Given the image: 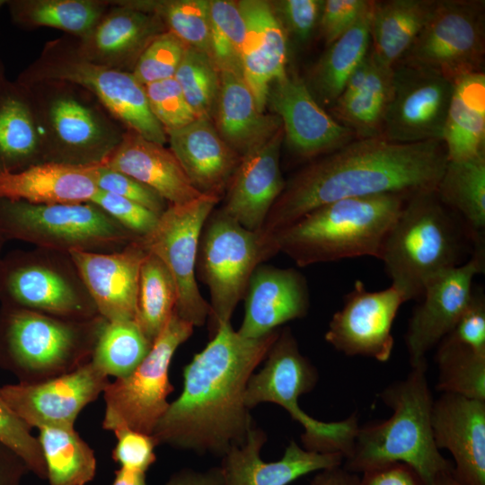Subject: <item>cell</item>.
Returning <instances> with one entry per match:
<instances>
[{"label": "cell", "mask_w": 485, "mask_h": 485, "mask_svg": "<svg viewBox=\"0 0 485 485\" xmlns=\"http://www.w3.org/2000/svg\"><path fill=\"white\" fill-rule=\"evenodd\" d=\"M279 331L248 339L230 322L220 326L184 367L182 392L152 434L157 445L221 456L242 445L253 427L245 389Z\"/></svg>", "instance_id": "cell-1"}, {"label": "cell", "mask_w": 485, "mask_h": 485, "mask_svg": "<svg viewBox=\"0 0 485 485\" xmlns=\"http://www.w3.org/2000/svg\"><path fill=\"white\" fill-rule=\"evenodd\" d=\"M446 163L443 141L355 138L286 181L259 232L270 240L313 209L344 198L436 190Z\"/></svg>", "instance_id": "cell-2"}, {"label": "cell", "mask_w": 485, "mask_h": 485, "mask_svg": "<svg viewBox=\"0 0 485 485\" xmlns=\"http://www.w3.org/2000/svg\"><path fill=\"white\" fill-rule=\"evenodd\" d=\"M428 366L411 368L407 376L379 394L392 410L385 420L359 426L342 466L355 473L401 463L412 468L423 485L454 471L436 447L431 412L434 398L427 379Z\"/></svg>", "instance_id": "cell-3"}, {"label": "cell", "mask_w": 485, "mask_h": 485, "mask_svg": "<svg viewBox=\"0 0 485 485\" xmlns=\"http://www.w3.org/2000/svg\"><path fill=\"white\" fill-rule=\"evenodd\" d=\"M435 190L408 197L380 252L392 285L405 302L420 299L437 274L463 264L465 255L485 247Z\"/></svg>", "instance_id": "cell-4"}, {"label": "cell", "mask_w": 485, "mask_h": 485, "mask_svg": "<svg viewBox=\"0 0 485 485\" xmlns=\"http://www.w3.org/2000/svg\"><path fill=\"white\" fill-rule=\"evenodd\" d=\"M407 198L386 193L337 200L276 233L272 241L278 252L300 267L363 256L379 259Z\"/></svg>", "instance_id": "cell-5"}, {"label": "cell", "mask_w": 485, "mask_h": 485, "mask_svg": "<svg viewBox=\"0 0 485 485\" xmlns=\"http://www.w3.org/2000/svg\"><path fill=\"white\" fill-rule=\"evenodd\" d=\"M21 85L33 108L44 163L104 164L121 142L127 128L84 88L64 81Z\"/></svg>", "instance_id": "cell-6"}, {"label": "cell", "mask_w": 485, "mask_h": 485, "mask_svg": "<svg viewBox=\"0 0 485 485\" xmlns=\"http://www.w3.org/2000/svg\"><path fill=\"white\" fill-rule=\"evenodd\" d=\"M106 320H69L22 308L0 309V366L22 383L70 373L91 361Z\"/></svg>", "instance_id": "cell-7"}, {"label": "cell", "mask_w": 485, "mask_h": 485, "mask_svg": "<svg viewBox=\"0 0 485 485\" xmlns=\"http://www.w3.org/2000/svg\"><path fill=\"white\" fill-rule=\"evenodd\" d=\"M15 81L21 84L42 81L76 84L92 93L127 129L162 145L167 142L163 128L150 110L144 86L131 73L85 59L71 36L48 41Z\"/></svg>", "instance_id": "cell-8"}, {"label": "cell", "mask_w": 485, "mask_h": 485, "mask_svg": "<svg viewBox=\"0 0 485 485\" xmlns=\"http://www.w3.org/2000/svg\"><path fill=\"white\" fill-rule=\"evenodd\" d=\"M318 373L304 357L288 328L279 331L271 346L264 366L250 377L244 404L251 410L262 402L283 407L304 428V448L317 453H349L359 424L356 413L334 422H324L306 414L298 405V398L312 391Z\"/></svg>", "instance_id": "cell-9"}, {"label": "cell", "mask_w": 485, "mask_h": 485, "mask_svg": "<svg viewBox=\"0 0 485 485\" xmlns=\"http://www.w3.org/2000/svg\"><path fill=\"white\" fill-rule=\"evenodd\" d=\"M0 236L69 253L112 252L137 240L92 202L36 204L0 198Z\"/></svg>", "instance_id": "cell-10"}, {"label": "cell", "mask_w": 485, "mask_h": 485, "mask_svg": "<svg viewBox=\"0 0 485 485\" xmlns=\"http://www.w3.org/2000/svg\"><path fill=\"white\" fill-rule=\"evenodd\" d=\"M0 302L69 320L100 316L69 253L41 248L2 256Z\"/></svg>", "instance_id": "cell-11"}, {"label": "cell", "mask_w": 485, "mask_h": 485, "mask_svg": "<svg viewBox=\"0 0 485 485\" xmlns=\"http://www.w3.org/2000/svg\"><path fill=\"white\" fill-rule=\"evenodd\" d=\"M278 253L273 242L250 231L220 208L207 219L199 240L197 265L210 294V331L230 322L254 270Z\"/></svg>", "instance_id": "cell-12"}, {"label": "cell", "mask_w": 485, "mask_h": 485, "mask_svg": "<svg viewBox=\"0 0 485 485\" xmlns=\"http://www.w3.org/2000/svg\"><path fill=\"white\" fill-rule=\"evenodd\" d=\"M194 326L175 312L154 341L144 360L129 375L110 382L102 394V428L113 431L126 426L152 435L166 411L173 391L169 368L176 349L193 333Z\"/></svg>", "instance_id": "cell-13"}, {"label": "cell", "mask_w": 485, "mask_h": 485, "mask_svg": "<svg viewBox=\"0 0 485 485\" xmlns=\"http://www.w3.org/2000/svg\"><path fill=\"white\" fill-rule=\"evenodd\" d=\"M485 2L436 0L428 22L399 63L420 66L451 82L483 71Z\"/></svg>", "instance_id": "cell-14"}, {"label": "cell", "mask_w": 485, "mask_h": 485, "mask_svg": "<svg viewBox=\"0 0 485 485\" xmlns=\"http://www.w3.org/2000/svg\"><path fill=\"white\" fill-rule=\"evenodd\" d=\"M220 198L201 195L190 202L168 205L154 228L140 240L165 265L175 284V313L194 327L208 319L209 303L196 281L199 240L204 225Z\"/></svg>", "instance_id": "cell-15"}, {"label": "cell", "mask_w": 485, "mask_h": 485, "mask_svg": "<svg viewBox=\"0 0 485 485\" xmlns=\"http://www.w3.org/2000/svg\"><path fill=\"white\" fill-rule=\"evenodd\" d=\"M454 83L432 70L398 63L392 68L381 137L401 144L443 141Z\"/></svg>", "instance_id": "cell-16"}, {"label": "cell", "mask_w": 485, "mask_h": 485, "mask_svg": "<svg viewBox=\"0 0 485 485\" xmlns=\"http://www.w3.org/2000/svg\"><path fill=\"white\" fill-rule=\"evenodd\" d=\"M485 269V247L467 261L435 276L425 287L404 336L410 368L428 366V353L448 335L472 295V282Z\"/></svg>", "instance_id": "cell-17"}, {"label": "cell", "mask_w": 485, "mask_h": 485, "mask_svg": "<svg viewBox=\"0 0 485 485\" xmlns=\"http://www.w3.org/2000/svg\"><path fill=\"white\" fill-rule=\"evenodd\" d=\"M109 377L91 361L48 380L0 386V397L31 429L75 428L79 413L102 394Z\"/></svg>", "instance_id": "cell-18"}, {"label": "cell", "mask_w": 485, "mask_h": 485, "mask_svg": "<svg viewBox=\"0 0 485 485\" xmlns=\"http://www.w3.org/2000/svg\"><path fill=\"white\" fill-rule=\"evenodd\" d=\"M404 303L403 295L392 286L369 291L357 280L345 295L342 308L332 315L325 340L347 356L386 362L393 348L392 326Z\"/></svg>", "instance_id": "cell-19"}, {"label": "cell", "mask_w": 485, "mask_h": 485, "mask_svg": "<svg viewBox=\"0 0 485 485\" xmlns=\"http://www.w3.org/2000/svg\"><path fill=\"white\" fill-rule=\"evenodd\" d=\"M267 105L280 119L289 149L300 158H319L356 138L315 101L304 79L294 73L270 84Z\"/></svg>", "instance_id": "cell-20"}, {"label": "cell", "mask_w": 485, "mask_h": 485, "mask_svg": "<svg viewBox=\"0 0 485 485\" xmlns=\"http://www.w3.org/2000/svg\"><path fill=\"white\" fill-rule=\"evenodd\" d=\"M146 253L140 238L112 252H69L104 320L136 321L140 268Z\"/></svg>", "instance_id": "cell-21"}, {"label": "cell", "mask_w": 485, "mask_h": 485, "mask_svg": "<svg viewBox=\"0 0 485 485\" xmlns=\"http://www.w3.org/2000/svg\"><path fill=\"white\" fill-rule=\"evenodd\" d=\"M110 4L89 33L78 39L73 37L75 44L85 59L132 73L146 48L167 30L156 14L134 7L127 0Z\"/></svg>", "instance_id": "cell-22"}, {"label": "cell", "mask_w": 485, "mask_h": 485, "mask_svg": "<svg viewBox=\"0 0 485 485\" xmlns=\"http://www.w3.org/2000/svg\"><path fill=\"white\" fill-rule=\"evenodd\" d=\"M431 426L436 447L453 456L463 485H485V401L442 392L434 400Z\"/></svg>", "instance_id": "cell-23"}, {"label": "cell", "mask_w": 485, "mask_h": 485, "mask_svg": "<svg viewBox=\"0 0 485 485\" xmlns=\"http://www.w3.org/2000/svg\"><path fill=\"white\" fill-rule=\"evenodd\" d=\"M283 142L284 130L281 127L273 136L242 156L227 187L220 209L250 231L261 229L285 187L280 169Z\"/></svg>", "instance_id": "cell-24"}, {"label": "cell", "mask_w": 485, "mask_h": 485, "mask_svg": "<svg viewBox=\"0 0 485 485\" xmlns=\"http://www.w3.org/2000/svg\"><path fill=\"white\" fill-rule=\"evenodd\" d=\"M265 433L252 427L245 442L231 447L223 456L221 485H288L311 472L342 465L340 453H317L304 449L295 441L287 446L283 456L264 462L260 449Z\"/></svg>", "instance_id": "cell-25"}, {"label": "cell", "mask_w": 485, "mask_h": 485, "mask_svg": "<svg viewBox=\"0 0 485 485\" xmlns=\"http://www.w3.org/2000/svg\"><path fill=\"white\" fill-rule=\"evenodd\" d=\"M245 313L238 333L260 338L309 309V291L304 276L294 269L260 265L245 292Z\"/></svg>", "instance_id": "cell-26"}, {"label": "cell", "mask_w": 485, "mask_h": 485, "mask_svg": "<svg viewBox=\"0 0 485 485\" xmlns=\"http://www.w3.org/2000/svg\"><path fill=\"white\" fill-rule=\"evenodd\" d=\"M245 23L242 67L259 110L264 112L270 84L287 75V35L270 3L237 1Z\"/></svg>", "instance_id": "cell-27"}, {"label": "cell", "mask_w": 485, "mask_h": 485, "mask_svg": "<svg viewBox=\"0 0 485 485\" xmlns=\"http://www.w3.org/2000/svg\"><path fill=\"white\" fill-rule=\"evenodd\" d=\"M166 135L192 186L203 195L221 198L242 156L221 137L213 121L197 119Z\"/></svg>", "instance_id": "cell-28"}, {"label": "cell", "mask_w": 485, "mask_h": 485, "mask_svg": "<svg viewBox=\"0 0 485 485\" xmlns=\"http://www.w3.org/2000/svg\"><path fill=\"white\" fill-rule=\"evenodd\" d=\"M104 164L151 188L169 205L184 204L203 195L192 186L170 148L133 130L125 131Z\"/></svg>", "instance_id": "cell-29"}, {"label": "cell", "mask_w": 485, "mask_h": 485, "mask_svg": "<svg viewBox=\"0 0 485 485\" xmlns=\"http://www.w3.org/2000/svg\"><path fill=\"white\" fill-rule=\"evenodd\" d=\"M96 166L40 163L0 173V198L36 204L90 202L98 191Z\"/></svg>", "instance_id": "cell-30"}, {"label": "cell", "mask_w": 485, "mask_h": 485, "mask_svg": "<svg viewBox=\"0 0 485 485\" xmlns=\"http://www.w3.org/2000/svg\"><path fill=\"white\" fill-rule=\"evenodd\" d=\"M213 123L221 137L240 156L282 127L277 115L259 110L243 75L228 71L220 72V89Z\"/></svg>", "instance_id": "cell-31"}, {"label": "cell", "mask_w": 485, "mask_h": 485, "mask_svg": "<svg viewBox=\"0 0 485 485\" xmlns=\"http://www.w3.org/2000/svg\"><path fill=\"white\" fill-rule=\"evenodd\" d=\"M44 163L40 129L26 88L0 81V173Z\"/></svg>", "instance_id": "cell-32"}, {"label": "cell", "mask_w": 485, "mask_h": 485, "mask_svg": "<svg viewBox=\"0 0 485 485\" xmlns=\"http://www.w3.org/2000/svg\"><path fill=\"white\" fill-rule=\"evenodd\" d=\"M374 1L368 3L358 20L346 32L327 46L304 79L315 101L330 109L370 47V22Z\"/></svg>", "instance_id": "cell-33"}, {"label": "cell", "mask_w": 485, "mask_h": 485, "mask_svg": "<svg viewBox=\"0 0 485 485\" xmlns=\"http://www.w3.org/2000/svg\"><path fill=\"white\" fill-rule=\"evenodd\" d=\"M436 0L374 1L370 22L371 55L393 68L428 22Z\"/></svg>", "instance_id": "cell-34"}, {"label": "cell", "mask_w": 485, "mask_h": 485, "mask_svg": "<svg viewBox=\"0 0 485 485\" xmlns=\"http://www.w3.org/2000/svg\"><path fill=\"white\" fill-rule=\"evenodd\" d=\"M443 143L447 160L485 152V73H472L454 82Z\"/></svg>", "instance_id": "cell-35"}, {"label": "cell", "mask_w": 485, "mask_h": 485, "mask_svg": "<svg viewBox=\"0 0 485 485\" xmlns=\"http://www.w3.org/2000/svg\"><path fill=\"white\" fill-rule=\"evenodd\" d=\"M435 191L472 234L484 241L485 152L463 159L447 160Z\"/></svg>", "instance_id": "cell-36"}, {"label": "cell", "mask_w": 485, "mask_h": 485, "mask_svg": "<svg viewBox=\"0 0 485 485\" xmlns=\"http://www.w3.org/2000/svg\"><path fill=\"white\" fill-rule=\"evenodd\" d=\"M110 4L106 0L6 1L16 26L26 30L54 28L77 39L93 30Z\"/></svg>", "instance_id": "cell-37"}, {"label": "cell", "mask_w": 485, "mask_h": 485, "mask_svg": "<svg viewBox=\"0 0 485 485\" xmlns=\"http://www.w3.org/2000/svg\"><path fill=\"white\" fill-rule=\"evenodd\" d=\"M370 56L371 66L363 86L350 95L340 96L329 109V113L351 130L356 138L381 137L390 94L392 68Z\"/></svg>", "instance_id": "cell-38"}, {"label": "cell", "mask_w": 485, "mask_h": 485, "mask_svg": "<svg viewBox=\"0 0 485 485\" xmlns=\"http://www.w3.org/2000/svg\"><path fill=\"white\" fill-rule=\"evenodd\" d=\"M38 429L49 485H86L93 480L97 470L94 452L75 428Z\"/></svg>", "instance_id": "cell-39"}, {"label": "cell", "mask_w": 485, "mask_h": 485, "mask_svg": "<svg viewBox=\"0 0 485 485\" xmlns=\"http://www.w3.org/2000/svg\"><path fill=\"white\" fill-rule=\"evenodd\" d=\"M176 302L172 275L159 258L147 251L140 268L136 322L152 343L173 313Z\"/></svg>", "instance_id": "cell-40"}, {"label": "cell", "mask_w": 485, "mask_h": 485, "mask_svg": "<svg viewBox=\"0 0 485 485\" xmlns=\"http://www.w3.org/2000/svg\"><path fill=\"white\" fill-rule=\"evenodd\" d=\"M152 345L136 321H106L97 338L91 362L108 377L121 378L137 368Z\"/></svg>", "instance_id": "cell-41"}, {"label": "cell", "mask_w": 485, "mask_h": 485, "mask_svg": "<svg viewBox=\"0 0 485 485\" xmlns=\"http://www.w3.org/2000/svg\"><path fill=\"white\" fill-rule=\"evenodd\" d=\"M435 360L437 391L485 401V355L445 337Z\"/></svg>", "instance_id": "cell-42"}, {"label": "cell", "mask_w": 485, "mask_h": 485, "mask_svg": "<svg viewBox=\"0 0 485 485\" xmlns=\"http://www.w3.org/2000/svg\"><path fill=\"white\" fill-rule=\"evenodd\" d=\"M156 14L187 47L209 55L210 0H127ZM210 56V55H209Z\"/></svg>", "instance_id": "cell-43"}, {"label": "cell", "mask_w": 485, "mask_h": 485, "mask_svg": "<svg viewBox=\"0 0 485 485\" xmlns=\"http://www.w3.org/2000/svg\"><path fill=\"white\" fill-rule=\"evenodd\" d=\"M174 78L197 119L213 121L220 89V72L211 57L187 47Z\"/></svg>", "instance_id": "cell-44"}, {"label": "cell", "mask_w": 485, "mask_h": 485, "mask_svg": "<svg viewBox=\"0 0 485 485\" xmlns=\"http://www.w3.org/2000/svg\"><path fill=\"white\" fill-rule=\"evenodd\" d=\"M245 23L237 1L210 0L209 55L219 72L242 75Z\"/></svg>", "instance_id": "cell-45"}, {"label": "cell", "mask_w": 485, "mask_h": 485, "mask_svg": "<svg viewBox=\"0 0 485 485\" xmlns=\"http://www.w3.org/2000/svg\"><path fill=\"white\" fill-rule=\"evenodd\" d=\"M186 48L180 39L166 31L146 48L131 74L143 86L174 77Z\"/></svg>", "instance_id": "cell-46"}, {"label": "cell", "mask_w": 485, "mask_h": 485, "mask_svg": "<svg viewBox=\"0 0 485 485\" xmlns=\"http://www.w3.org/2000/svg\"><path fill=\"white\" fill-rule=\"evenodd\" d=\"M144 88L150 110L165 133L197 119L174 77L148 84Z\"/></svg>", "instance_id": "cell-47"}, {"label": "cell", "mask_w": 485, "mask_h": 485, "mask_svg": "<svg viewBox=\"0 0 485 485\" xmlns=\"http://www.w3.org/2000/svg\"><path fill=\"white\" fill-rule=\"evenodd\" d=\"M0 397V442L18 454L29 472L46 480V465L38 438Z\"/></svg>", "instance_id": "cell-48"}, {"label": "cell", "mask_w": 485, "mask_h": 485, "mask_svg": "<svg viewBox=\"0 0 485 485\" xmlns=\"http://www.w3.org/2000/svg\"><path fill=\"white\" fill-rule=\"evenodd\" d=\"M96 185L99 190L132 200L158 215H161L169 205L151 188L105 164L96 166Z\"/></svg>", "instance_id": "cell-49"}, {"label": "cell", "mask_w": 485, "mask_h": 485, "mask_svg": "<svg viewBox=\"0 0 485 485\" xmlns=\"http://www.w3.org/2000/svg\"><path fill=\"white\" fill-rule=\"evenodd\" d=\"M90 202L138 237L149 234L160 216L132 200L99 190Z\"/></svg>", "instance_id": "cell-50"}, {"label": "cell", "mask_w": 485, "mask_h": 485, "mask_svg": "<svg viewBox=\"0 0 485 485\" xmlns=\"http://www.w3.org/2000/svg\"><path fill=\"white\" fill-rule=\"evenodd\" d=\"M287 37L305 43L318 27L323 0H277L269 2Z\"/></svg>", "instance_id": "cell-51"}, {"label": "cell", "mask_w": 485, "mask_h": 485, "mask_svg": "<svg viewBox=\"0 0 485 485\" xmlns=\"http://www.w3.org/2000/svg\"><path fill=\"white\" fill-rule=\"evenodd\" d=\"M112 432L117 437L111 454L114 462L121 468L146 473L156 460L157 442L154 436L126 426L116 428Z\"/></svg>", "instance_id": "cell-52"}, {"label": "cell", "mask_w": 485, "mask_h": 485, "mask_svg": "<svg viewBox=\"0 0 485 485\" xmlns=\"http://www.w3.org/2000/svg\"><path fill=\"white\" fill-rule=\"evenodd\" d=\"M368 0H323L318 28L326 46L358 20Z\"/></svg>", "instance_id": "cell-53"}, {"label": "cell", "mask_w": 485, "mask_h": 485, "mask_svg": "<svg viewBox=\"0 0 485 485\" xmlns=\"http://www.w3.org/2000/svg\"><path fill=\"white\" fill-rule=\"evenodd\" d=\"M445 337L485 355V296L482 291L473 289L466 309Z\"/></svg>", "instance_id": "cell-54"}, {"label": "cell", "mask_w": 485, "mask_h": 485, "mask_svg": "<svg viewBox=\"0 0 485 485\" xmlns=\"http://www.w3.org/2000/svg\"><path fill=\"white\" fill-rule=\"evenodd\" d=\"M361 485H423L409 465L396 463L362 473Z\"/></svg>", "instance_id": "cell-55"}, {"label": "cell", "mask_w": 485, "mask_h": 485, "mask_svg": "<svg viewBox=\"0 0 485 485\" xmlns=\"http://www.w3.org/2000/svg\"><path fill=\"white\" fill-rule=\"evenodd\" d=\"M27 472L22 458L0 442V485H21Z\"/></svg>", "instance_id": "cell-56"}, {"label": "cell", "mask_w": 485, "mask_h": 485, "mask_svg": "<svg viewBox=\"0 0 485 485\" xmlns=\"http://www.w3.org/2000/svg\"><path fill=\"white\" fill-rule=\"evenodd\" d=\"M164 485H221L220 468L205 472L181 470L174 473Z\"/></svg>", "instance_id": "cell-57"}, {"label": "cell", "mask_w": 485, "mask_h": 485, "mask_svg": "<svg viewBox=\"0 0 485 485\" xmlns=\"http://www.w3.org/2000/svg\"><path fill=\"white\" fill-rule=\"evenodd\" d=\"M308 485H361V478L340 465L317 472Z\"/></svg>", "instance_id": "cell-58"}, {"label": "cell", "mask_w": 485, "mask_h": 485, "mask_svg": "<svg viewBox=\"0 0 485 485\" xmlns=\"http://www.w3.org/2000/svg\"><path fill=\"white\" fill-rule=\"evenodd\" d=\"M111 485H147L146 473L119 468Z\"/></svg>", "instance_id": "cell-59"}, {"label": "cell", "mask_w": 485, "mask_h": 485, "mask_svg": "<svg viewBox=\"0 0 485 485\" xmlns=\"http://www.w3.org/2000/svg\"><path fill=\"white\" fill-rule=\"evenodd\" d=\"M430 485H463L454 475V471L440 475Z\"/></svg>", "instance_id": "cell-60"}, {"label": "cell", "mask_w": 485, "mask_h": 485, "mask_svg": "<svg viewBox=\"0 0 485 485\" xmlns=\"http://www.w3.org/2000/svg\"><path fill=\"white\" fill-rule=\"evenodd\" d=\"M5 77V74H4V66L3 65V62L1 61L0 59V81Z\"/></svg>", "instance_id": "cell-61"}, {"label": "cell", "mask_w": 485, "mask_h": 485, "mask_svg": "<svg viewBox=\"0 0 485 485\" xmlns=\"http://www.w3.org/2000/svg\"><path fill=\"white\" fill-rule=\"evenodd\" d=\"M4 242H5V241L0 236V260H1V259H2L1 252H2V249H3V246H4Z\"/></svg>", "instance_id": "cell-62"}, {"label": "cell", "mask_w": 485, "mask_h": 485, "mask_svg": "<svg viewBox=\"0 0 485 485\" xmlns=\"http://www.w3.org/2000/svg\"><path fill=\"white\" fill-rule=\"evenodd\" d=\"M6 4V1L0 0V8Z\"/></svg>", "instance_id": "cell-63"}]
</instances>
